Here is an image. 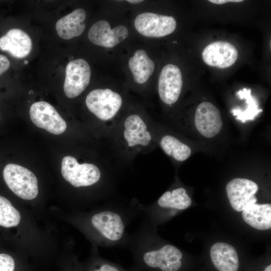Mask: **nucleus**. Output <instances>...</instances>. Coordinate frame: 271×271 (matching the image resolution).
Masks as SVG:
<instances>
[{"label":"nucleus","instance_id":"f257e3e1","mask_svg":"<svg viewBox=\"0 0 271 271\" xmlns=\"http://www.w3.org/2000/svg\"><path fill=\"white\" fill-rule=\"evenodd\" d=\"M141 202L133 198L121 200L115 198L100 205L80 211H70L64 220L79 230L92 245L126 248L130 223L142 214Z\"/></svg>","mask_w":271,"mask_h":271},{"label":"nucleus","instance_id":"f03ea898","mask_svg":"<svg viewBox=\"0 0 271 271\" xmlns=\"http://www.w3.org/2000/svg\"><path fill=\"white\" fill-rule=\"evenodd\" d=\"M110 156L120 167L128 166L140 154H147L157 142L153 122L145 114H121L106 141Z\"/></svg>","mask_w":271,"mask_h":271},{"label":"nucleus","instance_id":"7ed1b4c3","mask_svg":"<svg viewBox=\"0 0 271 271\" xmlns=\"http://www.w3.org/2000/svg\"><path fill=\"white\" fill-rule=\"evenodd\" d=\"M155 227L144 219L139 227L130 234L126 248L132 254L138 271H183V254L177 247L158 243Z\"/></svg>","mask_w":271,"mask_h":271},{"label":"nucleus","instance_id":"20e7f679","mask_svg":"<svg viewBox=\"0 0 271 271\" xmlns=\"http://www.w3.org/2000/svg\"><path fill=\"white\" fill-rule=\"evenodd\" d=\"M123 103L120 93L110 88H97L86 96L85 104L96 120L98 134L106 140L121 115Z\"/></svg>","mask_w":271,"mask_h":271},{"label":"nucleus","instance_id":"39448f33","mask_svg":"<svg viewBox=\"0 0 271 271\" xmlns=\"http://www.w3.org/2000/svg\"><path fill=\"white\" fill-rule=\"evenodd\" d=\"M23 209L21 211L6 197L0 195V226L15 228L22 234L33 252L40 250L49 236Z\"/></svg>","mask_w":271,"mask_h":271},{"label":"nucleus","instance_id":"423d86ee","mask_svg":"<svg viewBox=\"0 0 271 271\" xmlns=\"http://www.w3.org/2000/svg\"><path fill=\"white\" fill-rule=\"evenodd\" d=\"M3 177L8 188L21 199L32 201L37 197L38 179L29 169L17 164H9L4 169Z\"/></svg>","mask_w":271,"mask_h":271},{"label":"nucleus","instance_id":"0eeeda50","mask_svg":"<svg viewBox=\"0 0 271 271\" xmlns=\"http://www.w3.org/2000/svg\"><path fill=\"white\" fill-rule=\"evenodd\" d=\"M176 26V21L173 17L152 13L139 14L134 21L137 31L147 37L167 36L175 31Z\"/></svg>","mask_w":271,"mask_h":271},{"label":"nucleus","instance_id":"6e6552de","mask_svg":"<svg viewBox=\"0 0 271 271\" xmlns=\"http://www.w3.org/2000/svg\"><path fill=\"white\" fill-rule=\"evenodd\" d=\"M64 91L69 98L80 95L88 86L91 76L90 66L85 60L77 59L67 65Z\"/></svg>","mask_w":271,"mask_h":271},{"label":"nucleus","instance_id":"1a4fd4ad","mask_svg":"<svg viewBox=\"0 0 271 271\" xmlns=\"http://www.w3.org/2000/svg\"><path fill=\"white\" fill-rule=\"evenodd\" d=\"M30 116L36 126L51 133L60 134L66 129V121L47 102L42 101L33 103L30 109Z\"/></svg>","mask_w":271,"mask_h":271},{"label":"nucleus","instance_id":"9d476101","mask_svg":"<svg viewBox=\"0 0 271 271\" xmlns=\"http://www.w3.org/2000/svg\"><path fill=\"white\" fill-rule=\"evenodd\" d=\"M192 203L191 198L186 189L183 187H176L163 193L159 199L151 204L140 203L142 214H147L158 209L169 210L170 216L175 215L178 210L189 207Z\"/></svg>","mask_w":271,"mask_h":271},{"label":"nucleus","instance_id":"9b49d317","mask_svg":"<svg viewBox=\"0 0 271 271\" xmlns=\"http://www.w3.org/2000/svg\"><path fill=\"white\" fill-rule=\"evenodd\" d=\"M194 124L201 136L206 138H212L220 132L222 127L220 111L210 102H202L196 109Z\"/></svg>","mask_w":271,"mask_h":271},{"label":"nucleus","instance_id":"f8f14e48","mask_svg":"<svg viewBox=\"0 0 271 271\" xmlns=\"http://www.w3.org/2000/svg\"><path fill=\"white\" fill-rule=\"evenodd\" d=\"M183 86L182 73L179 68L172 64L162 68L158 81V93L161 101L171 105L178 100Z\"/></svg>","mask_w":271,"mask_h":271},{"label":"nucleus","instance_id":"ddd939ff","mask_svg":"<svg viewBox=\"0 0 271 271\" xmlns=\"http://www.w3.org/2000/svg\"><path fill=\"white\" fill-rule=\"evenodd\" d=\"M254 182L244 178H235L229 181L226 192L232 208L238 212L242 211L248 204L256 203L254 196L258 190Z\"/></svg>","mask_w":271,"mask_h":271},{"label":"nucleus","instance_id":"4468645a","mask_svg":"<svg viewBox=\"0 0 271 271\" xmlns=\"http://www.w3.org/2000/svg\"><path fill=\"white\" fill-rule=\"evenodd\" d=\"M238 56L237 48L226 41H216L207 45L202 53L203 60L208 66L226 68L234 64Z\"/></svg>","mask_w":271,"mask_h":271},{"label":"nucleus","instance_id":"2eb2a0df","mask_svg":"<svg viewBox=\"0 0 271 271\" xmlns=\"http://www.w3.org/2000/svg\"><path fill=\"white\" fill-rule=\"evenodd\" d=\"M128 30L123 26L110 28L109 23L100 20L90 29L88 37L93 44L105 48H112L124 40L128 36Z\"/></svg>","mask_w":271,"mask_h":271},{"label":"nucleus","instance_id":"dca6fc26","mask_svg":"<svg viewBox=\"0 0 271 271\" xmlns=\"http://www.w3.org/2000/svg\"><path fill=\"white\" fill-rule=\"evenodd\" d=\"M32 42L30 37L19 29L10 30L0 38V49L17 58H23L30 53Z\"/></svg>","mask_w":271,"mask_h":271},{"label":"nucleus","instance_id":"f3484780","mask_svg":"<svg viewBox=\"0 0 271 271\" xmlns=\"http://www.w3.org/2000/svg\"><path fill=\"white\" fill-rule=\"evenodd\" d=\"M86 14L82 9H77L71 13L60 18L56 24L58 36L65 40H69L80 36L83 32Z\"/></svg>","mask_w":271,"mask_h":271},{"label":"nucleus","instance_id":"a211bd4d","mask_svg":"<svg viewBox=\"0 0 271 271\" xmlns=\"http://www.w3.org/2000/svg\"><path fill=\"white\" fill-rule=\"evenodd\" d=\"M154 132L157 144L167 156L178 162H184L190 157L191 148L178 138L170 133L160 134L155 130Z\"/></svg>","mask_w":271,"mask_h":271},{"label":"nucleus","instance_id":"6ab92c4d","mask_svg":"<svg viewBox=\"0 0 271 271\" xmlns=\"http://www.w3.org/2000/svg\"><path fill=\"white\" fill-rule=\"evenodd\" d=\"M243 220L251 227L260 230L271 228V205L250 204L242 212Z\"/></svg>","mask_w":271,"mask_h":271},{"label":"nucleus","instance_id":"aec40b11","mask_svg":"<svg viewBox=\"0 0 271 271\" xmlns=\"http://www.w3.org/2000/svg\"><path fill=\"white\" fill-rule=\"evenodd\" d=\"M129 68L136 83L142 84L146 82L153 73L155 65L144 50L136 51L128 61Z\"/></svg>","mask_w":271,"mask_h":271},{"label":"nucleus","instance_id":"412c9836","mask_svg":"<svg viewBox=\"0 0 271 271\" xmlns=\"http://www.w3.org/2000/svg\"><path fill=\"white\" fill-rule=\"evenodd\" d=\"M81 271H138L132 266L125 268L121 265L103 258L98 247L92 245L90 254L87 259L81 262Z\"/></svg>","mask_w":271,"mask_h":271},{"label":"nucleus","instance_id":"4be33fe9","mask_svg":"<svg viewBox=\"0 0 271 271\" xmlns=\"http://www.w3.org/2000/svg\"><path fill=\"white\" fill-rule=\"evenodd\" d=\"M236 95L241 99H245L247 104L245 110L240 111L235 108L231 110L236 119L244 122L247 120H252L262 110L259 109L256 99L251 95L250 89L244 88L238 91Z\"/></svg>","mask_w":271,"mask_h":271},{"label":"nucleus","instance_id":"5701e85b","mask_svg":"<svg viewBox=\"0 0 271 271\" xmlns=\"http://www.w3.org/2000/svg\"><path fill=\"white\" fill-rule=\"evenodd\" d=\"M16 262L11 255L0 253V271H16Z\"/></svg>","mask_w":271,"mask_h":271},{"label":"nucleus","instance_id":"b1692460","mask_svg":"<svg viewBox=\"0 0 271 271\" xmlns=\"http://www.w3.org/2000/svg\"><path fill=\"white\" fill-rule=\"evenodd\" d=\"M67 261L65 271H81V262H79L75 255H69Z\"/></svg>","mask_w":271,"mask_h":271},{"label":"nucleus","instance_id":"393cba45","mask_svg":"<svg viewBox=\"0 0 271 271\" xmlns=\"http://www.w3.org/2000/svg\"><path fill=\"white\" fill-rule=\"evenodd\" d=\"M10 66V62L5 55L0 54V76L6 72Z\"/></svg>","mask_w":271,"mask_h":271},{"label":"nucleus","instance_id":"a878e982","mask_svg":"<svg viewBox=\"0 0 271 271\" xmlns=\"http://www.w3.org/2000/svg\"><path fill=\"white\" fill-rule=\"evenodd\" d=\"M242 0H209V2L216 5H222L227 3H240Z\"/></svg>","mask_w":271,"mask_h":271},{"label":"nucleus","instance_id":"bb28decb","mask_svg":"<svg viewBox=\"0 0 271 271\" xmlns=\"http://www.w3.org/2000/svg\"><path fill=\"white\" fill-rule=\"evenodd\" d=\"M127 2H128V3H131V4H137L140 3L141 2H142L143 1H140V0H128V1H127Z\"/></svg>","mask_w":271,"mask_h":271}]
</instances>
